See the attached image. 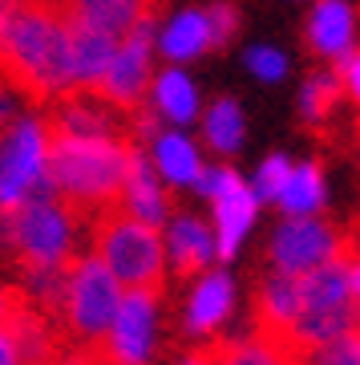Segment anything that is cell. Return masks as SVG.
<instances>
[{
    "label": "cell",
    "instance_id": "6da1fadb",
    "mask_svg": "<svg viewBox=\"0 0 360 365\" xmlns=\"http://www.w3.org/2000/svg\"><path fill=\"white\" fill-rule=\"evenodd\" d=\"M41 134V175L49 182L61 207L85 227L93 211L122 207V191L129 179V158L138 143H110V138H73L61 134L49 118H37Z\"/></svg>",
    "mask_w": 360,
    "mask_h": 365
},
{
    "label": "cell",
    "instance_id": "7a4b0ae2",
    "mask_svg": "<svg viewBox=\"0 0 360 365\" xmlns=\"http://www.w3.org/2000/svg\"><path fill=\"white\" fill-rule=\"evenodd\" d=\"M0 81L16 90L28 106H53L73 90L69 69V41L65 25L53 9L41 4H13L0 21Z\"/></svg>",
    "mask_w": 360,
    "mask_h": 365
},
{
    "label": "cell",
    "instance_id": "3957f363",
    "mask_svg": "<svg viewBox=\"0 0 360 365\" xmlns=\"http://www.w3.org/2000/svg\"><path fill=\"white\" fill-rule=\"evenodd\" d=\"M90 232V256L110 268L117 288L142 292V297H162L166 292V240L162 227L142 223L126 215L122 207H102L85 220Z\"/></svg>",
    "mask_w": 360,
    "mask_h": 365
},
{
    "label": "cell",
    "instance_id": "277c9868",
    "mask_svg": "<svg viewBox=\"0 0 360 365\" xmlns=\"http://www.w3.org/2000/svg\"><path fill=\"white\" fill-rule=\"evenodd\" d=\"M122 304V288L97 256H69L65 284V341L69 345H102L110 337L114 313Z\"/></svg>",
    "mask_w": 360,
    "mask_h": 365
},
{
    "label": "cell",
    "instance_id": "5b68a950",
    "mask_svg": "<svg viewBox=\"0 0 360 365\" xmlns=\"http://www.w3.org/2000/svg\"><path fill=\"white\" fill-rule=\"evenodd\" d=\"M150 49H154V25H142L129 37H122L114 66L105 69V78L90 93L129 118L142 102H150V86H154L150 81Z\"/></svg>",
    "mask_w": 360,
    "mask_h": 365
},
{
    "label": "cell",
    "instance_id": "8992f818",
    "mask_svg": "<svg viewBox=\"0 0 360 365\" xmlns=\"http://www.w3.org/2000/svg\"><path fill=\"white\" fill-rule=\"evenodd\" d=\"M340 235H344V223L324 220V215H296L271 235L268 260L275 272L304 276L312 268H320L324 260H332L340 248Z\"/></svg>",
    "mask_w": 360,
    "mask_h": 365
},
{
    "label": "cell",
    "instance_id": "52a82bcc",
    "mask_svg": "<svg viewBox=\"0 0 360 365\" xmlns=\"http://www.w3.org/2000/svg\"><path fill=\"white\" fill-rule=\"evenodd\" d=\"M57 21L65 25V41H69V69H73V90L90 93L97 81L105 78V69L117 57V37H110L105 29L81 21L69 9H53Z\"/></svg>",
    "mask_w": 360,
    "mask_h": 365
},
{
    "label": "cell",
    "instance_id": "ba28073f",
    "mask_svg": "<svg viewBox=\"0 0 360 365\" xmlns=\"http://www.w3.org/2000/svg\"><path fill=\"white\" fill-rule=\"evenodd\" d=\"M150 345H154V297L126 292L114 313L110 337L102 349L117 365H150Z\"/></svg>",
    "mask_w": 360,
    "mask_h": 365
},
{
    "label": "cell",
    "instance_id": "9c48e42d",
    "mask_svg": "<svg viewBox=\"0 0 360 365\" xmlns=\"http://www.w3.org/2000/svg\"><path fill=\"white\" fill-rule=\"evenodd\" d=\"M41 179V134L37 122H16L0 143V207H21L28 187Z\"/></svg>",
    "mask_w": 360,
    "mask_h": 365
},
{
    "label": "cell",
    "instance_id": "30bf717a",
    "mask_svg": "<svg viewBox=\"0 0 360 365\" xmlns=\"http://www.w3.org/2000/svg\"><path fill=\"white\" fill-rule=\"evenodd\" d=\"M122 211L134 215L142 223H162L174 215V191H170V182H158V170L154 163L146 158V150H134L129 158V179H126V191H122Z\"/></svg>",
    "mask_w": 360,
    "mask_h": 365
},
{
    "label": "cell",
    "instance_id": "8fae6325",
    "mask_svg": "<svg viewBox=\"0 0 360 365\" xmlns=\"http://www.w3.org/2000/svg\"><path fill=\"white\" fill-rule=\"evenodd\" d=\"M211 199H215V223H219V244H215V252H219V260H231L235 248H239V240H243V232L255 220V195L247 191L243 179L231 167H223L219 191Z\"/></svg>",
    "mask_w": 360,
    "mask_h": 365
},
{
    "label": "cell",
    "instance_id": "7c38bea8",
    "mask_svg": "<svg viewBox=\"0 0 360 365\" xmlns=\"http://www.w3.org/2000/svg\"><path fill=\"white\" fill-rule=\"evenodd\" d=\"M166 0H57L53 9H69L78 13L81 21L105 29L110 37H129L134 29L142 25H154V16L162 13Z\"/></svg>",
    "mask_w": 360,
    "mask_h": 365
},
{
    "label": "cell",
    "instance_id": "4fadbf2b",
    "mask_svg": "<svg viewBox=\"0 0 360 365\" xmlns=\"http://www.w3.org/2000/svg\"><path fill=\"white\" fill-rule=\"evenodd\" d=\"M352 33H356V21H352V9L344 0H316L308 21H304V49H308V57L332 61V57L352 49Z\"/></svg>",
    "mask_w": 360,
    "mask_h": 365
},
{
    "label": "cell",
    "instance_id": "5bb4252c",
    "mask_svg": "<svg viewBox=\"0 0 360 365\" xmlns=\"http://www.w3.org/2000/svg\"><path fill=\"white\" fill-rule=\"evenodd\" d=\"M300 317V276L287 272H263L251 288V321L259 329H283V325H296Z\"/></svg>",
    "mask_w": 360,
    "mask_h": 365
},
{
    "label": "cell",
    "instance_id": "9a60e30c",
    "mask_svg": "<svg viewBox=\"0 0 360 365\" xmlns=\"http://www.w3.org/2000/svg\"><path fill=\"white\" fill-rule=\"evenodd\" d=\"M340 106H344V81L336 78L332 69H328V73H316V69H312L308 78H304V93H300L304 130L316 134L320 143H340V134L332 130Z\"/></svg>",
    "mask_w": 360,
    "mask_h": 365
},
{
    "label": "cell",
    "instance_id": "2e32d148",
    "mask_svg": "<svg viewBox=\"0 0 360 365\" xmlns=\"http://www.w3.org/2000/svg\"><path fill=\"white\" fill-rule=\"evenodd\" d=\"M352 300V272H348L344 256L324 260L320 268L300 276V313H320V309H336Z\"/></svg>",
    "mask_w": 360,
    "mask_h": 365
},
{
    "label": "cell",
    "instance_id": "e0dca14e",
    "mask_svg": "<svg viewBox=\"0 0 360 365\" xmlns=\"http://www.w3.org/2000/svg\"><path fill=\"white\" fill-rule=\"evenodd\" d=\"M231 300H235V288H231V276L223 272H211L194 284L191 300H186V329L198 333V337H211L215 329L227 321L231 313Z\"/></svg>",
    "mask_w": 360,
    "mask_h": 365
},
{
    "label": "cell",
    "instance_id": "ac0fdd59",
    "mask_svg": "<svg viewBox=\"0 0 360 365\" xmlns=\"http://www.w3.org/2000/svg\"><path fill=\"white\" fill-rule=\"evenodd\" d=\"M170 256H174V276L194 280L215 256V240L203 220H179L170 232Z\"/></svg>",
    "mask_w": 360,
    "mask_h": 365
},
{
    "label": "cell",
    "instance_id": "d6986e66",
    "mask_svg": "<svg viewBox=\"0 0 360 365\" xmlns=\"http://www.w3.org/2000/svg\"><path fill=\"white\" fill-rule=\"evenodd\" d=\"M320 203H324V167L316 158H308V163H300V167L287 170V182H283V191L275 195V207L287 211L296 220V215L316 211Z\"/></svg>",
    "mask_w": 360,
    "mask_h": 365
},
{
    "label": "cell",
    "instance_id": "ffe728a7",
    "mask_svg": "<svg viewBox=\"0 0 360 365\" xmlns=\"http://www.w3.org/2000/svg\"><path fill=\"white\" fill-rule=\"evenodd\" d=\"M154 146H158V150H154V170L170 182V187H179V182H194L198 175H203L198 150H194L186 138H179V134H162Z\"/></svg>",
    "mask_w": 360,
    "mask_h": 365
},
{
    "label": "cell",
    "instance_id": "44dd1931",
    "mask_svg": "<svg viewBox=\"0 0 360 365\" xmlns=\"http://www.w3.org/2000/svg\"><path fill=\"white\" fill-rule=\"evenodd\" d=\"M203 138L215 155H235L243 143V114L235 98H219L211 106V114L203 118Z\"/></svg>",
    "mask_w": 360,
    "mask_h": 365
},
{
    "label": "cell",
    "instance_id": "7402d4cb",
    "mask_svg": "<svg viewBox=\"0 0 360 365\" xmlns=\"http://www.w3.org/2000/svg\"><path fill=\"white\" fill-rule=\"evenodd\" d=\"M162 53L182 61V57H203L211 53V33H206L203 13H182L179 21H170V29L162 33Z\"/></svg>",
    "mask_w": 360,
    "mask_h": 365
},
{
    "label": "cell",
    "instance_id": "603a6c76",
    "mask_svg": "<svg viewBox=\"0 0 360 365\" xmlns=\"http://www.w3.org/2000/svg\"><path fill=\"white\" fill-rule=\"evenodd\" d=\"M154 110H158L162 118H170V122H191V118L198 114L194 86L182 78V73L166 69V73L158 78V86H154Z\"/></svg>",
    "mask_w": 360,
    "mask_h": 365
},
{
    "label": "cell",
    "instance_id": "cb8c5ba5",
    "mask_svg": "<svg viewBox=\"0 0 360 365\" xmlns=\"http://www.w3.org/2000/svg\"><path fill=\"white\" fill-rule=\"evenodd\" d=\"M206 365H280L255 337L251 341H235V337H206L198 345Z\"/></svg>",
    "mask_w": 360,
    "mask_h": 365
},
{
    "label": "cell",
    "instance_id": "d4e9b609",
    "mask_svg": "<svg viewBox=\"0 0 360 365\" xmlns=\"http://www.w3.org/2000/svg\"><path fill=\"white\" fill-rule=\"evenodd\" d=\"M203 16H206V33H211V49H227L239 33V9L231 0H215Z\"/></svg>",
    "mask_w": 360,
    "mask_h": 365
},
{
    "label": "cell",
    "instance_id": "484cf974",
    "mask_svg": "<svg viewBox=\"0 0 360 365\" xmlns=\"http://www.w3.org/2000/svg\"><path fill=\"white\" fill-rule=\"evenodd\" d=\"M312 365H360V333H348V337H336L312 349Z\"/></svg>",
    "mask_w": 360,
    "mask_h": 365
},
{
    "label": "cell",
    "instance_id": "4316f807",
    "mask_svg": "<svg viewBox=\"0 0 360 365\" xmlns=\"http://www.w3.org/2000/svg\"><path fill=\"white\" fill-rule=\"evenodd\" d=\"M287 170H292V163L283 155H271L263 167H259V175H255V191H259V199H268V203H275V195L283 191V182H287Z\"/></svg>",
    "mask_w": 360,
    "mask_h": 365
},
{
    "label": "cell",
    "instance_id": "83f0119b",
    "mask_svg": "<svg viewBox=\"0 0 360 365\" xmlns=\"http://www.w3.org/2000/svg\"><path fill=\"white\" fill-rule=\"evenodd\" d=\"M247 66H251V73H255L259 81H280L283 69H287V61H283V53L268 49V45H259V49H251Z\"/></svg>",
    "mask_w": 360,
    "mask_h": 365
},
{
    "label": "cell",
    "instance_id": "f1b7e54d",
    "mask_svg": "<svg viewBox=\"0 0 360 365\" xmlns=\"http://www.w3.org/2000/svg\"><path fill=\"white\" fill-rule=\"evenodd\" d=\"M344 260H348V272H352V300L360 304V248L344 252Z\"/></svg>",
    "mask_w": 360,
    "mask_h": 365
},
{
    "label": "cell",
    "instance_id": "f546056e",
    "mask_svg": "<svg viewBox=\"0 0 360 365\" xmlns=\"http://www.w3.org/2000/svg\"><path fill=\"white\" fill-rule=\"evenodd\" d=\"M0 365H21V357H16V345L4 333H0Z\"/></svg>",
    "mask_w": 360,
    "mask_h": 365
},
{
    "label": "cell",
    "instance_id": "4dcf8cb0",
    "mask_svg": "<svg viewBox=\"0 0 360 365\" xmlns=\"http://www.w3.org/2000/svg\"><path fill=\"white\" fill-rule=\"evenodd\" d=\"M179 365H206V361H203V353H198V349H191V353H186V357H182Z\"/></svg>",
    "mask_w": 360,
    "mask_h": 365
},
{
    "label": "cell",
    "instance_id": "1f68e13d",
    "mask_svg": "<svg viewBox=\"0 0 360 365\" xmlns=\"http://www.w3.org/2000/svg\"><path fill=\"white\" fill-rule=\"evenodd\" d=\"M97 353H102V365H117V361H110V357H105V349H102V345H97Z\"/></svg>",
    "mask_w": 360,
    "mask_h": 365
},
{
    "label": "cell",
    "instance_id": "d6a6232c",
    "mask_svg": "<svg viewBox=\"0 0 360 365\" xmlns=\"http://www.w3.org/2000/svg\"><path fill=\"white\" fill-rule=\"evenodd\" d=\"M0 309H4V288H0Z\"/></svg>",
    "mask_w": 360,
    "mask_h": 365
},
{
    "label": "cell",
    "instance_id": "836d02e7",
    "mask_svg": "<svg viewBox=\"0 0 360 365\" xmlns=\"http://www.w3.org/2000/svg\"><path fill=\"white\" fill-rule=\"evenodd\" d=\"M287 365H312V361H287Z\"/></svg>",
    "mask_w": 360,
    "mask_h": 365
}]
</instances>
